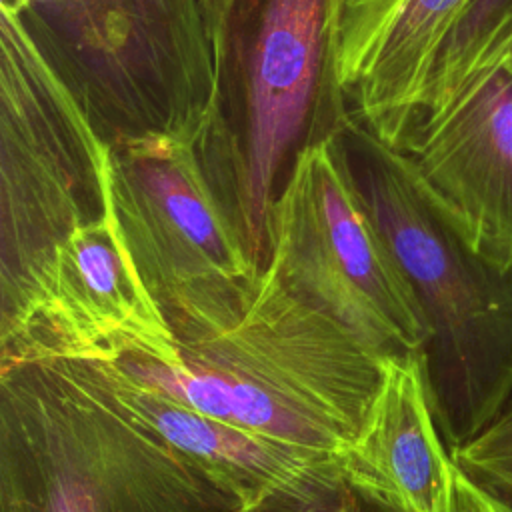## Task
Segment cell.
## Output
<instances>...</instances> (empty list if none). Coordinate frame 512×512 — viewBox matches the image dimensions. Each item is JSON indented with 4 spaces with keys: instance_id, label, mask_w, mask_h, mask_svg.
<instances>
[{
    "instance_id": "obj_3",
    "label": "cell",
    "mask_w": 512,
    "mask_h": 512,
    "mask_svg": "<svg viewBox=\"0 0 512 512\" xmlns=\"http://www.w3.org/2000/svg\"><path fill=\"white\" fill-rule=\"evenodd\" d=\"M90 360L0 362V512H238Z\"/></svg>"
},
{
    "instance_id": "obj_10",
    "label": "cell",
    "mask_w": 512,
    "mask_h": 512,
    "mask_svg": "<svg viewBox=\"0 0 512 512\" xmlns=\"http://www.w3.org/2000/svg\"><path fill=\"white\" fill-rule=\"evenodd\" d=\"M398 150L474 248L512 268V46L414 122Z\"/></svg>"
},
{
    "instance_id": "obj_5",
    "label": "cell",
    "mask_w": 512,
    "mask_h": 512,
    "mask_svg": "<svg viewBox=\"0 0 512 512\" xmlns=\"http://www.w3.org/2000/svg\"><path fill=\"white\" fill-rule=\"evenodd\" d=\"M110 146L0 6V342L34 308L60 246L110 208Z\"/></svg>"
},
{
    "instance_id": "obj_2",
    "label": "cell",
    "mask_w": 512,
    "mask_h": 512,
    "mask_svg": "<svg viewBox=\"0 0 512 512\" xmlns=\"http://www.w3.org/2000/svg\"><path fill=\"white\" fill-rule=\"evenodd\" d=\"M384 354L296 292L268 262L240 320L172 360H106L204 414L310 456L340 454L382 378Z\"/></svg>"
},
{
    "instance_id": "obj_11",
    "label": "cell",
    "mask_w": 512,
    "mask_h": 512,
    "mask_svg": "<svg viewBox=\"0 0 512 512\" xmlns=\"http://www.w3.org/2000/svg\"><path fill=\"white\" fill-rule=\"evenodd\" d=\"M408 512H450L454 462L438 430L422 354H388L352 442L338 454Z\"/></svg>"
},
{
    "instance_id": "obj_13",
    "label": "cell",
    "mask_w": 512,
    "mask_h": 512,
    "mask_svg": "<svg viewBox=\"0 0 512 512\" xmlns=\"http://www.w3.org/2000/svg\"><path fill=\"white\" fill-rule=\"evenodd\" d=\"M470 0H402L376 50L348 90L352 114L400 146L418 120L438 54Z\"/></svg>"
},
{
    "instance_id": "obj_17",
    "label": "cell",
    "mask_w": 512,
    "mask_h": 512,
    "mask_svg": "<svg viewBox=\"0 0 512 512\" xmlns=\"http://www.w3.org/2000/svg\"><path fill=\"white\" fill-rule=\"evenodd\" d=\"M402 0H340V80L348 94Z\"/></svg>"
},
{
    "instance_id": "obj_15",
    "label": "cell",
    "mask_w": 512,
    "mask_h": 512,
    "mask_svg": "<svg viewBox=\"0 0 512 512\" xmlns=\"http://www.w3.org/2000/svg\"><path fill=\"white\" fill-rule=\"evenodd\" d=\"M510 46L512 0H470L438 54L418 120L440 110L478 68Z\"/></svg>"
},
{
    "instance_id": "obj_18",
    "label": "cell",
    "mask_w": 512,
    "mask_h": 512,
    "mask_svg": "<svg viewBox=\"0 0 512 512\" xmlns=\"http://www.w3.org/2000/svg\"><path fill=\"white\" fill-rule=\"evenodd\" d=\"M450 512H512V508L480 490L454 466Z\"/></svg>"
},
{
    "instance_id": "obj_19",
    "label": "cell",
    "mask_w": 512,
    "mask_h": 512,
    "mask_svg": "<svg viewBox=\"0 0 512 512\" xmlns=\"http://www.w3.org/2000/svg\"><path fill=\"white\" fill-rule=\"evenodd\" d=\"M26 4V0H0V6H10L14 10H20Z\"/></svg>"
},
{
    "instance_id": "obj_16",
    "label": "cell",
    "mask_w": 512,
    "mask_h": 512,
    "mask_svg": "<svg viewBox=\"0 0 512 512\" xmlns=\"http://www.w3.org/2000/svg\"><path fill=\"white\" fill-rule=\"evenodd\" d=\"M450 456L470 482L512 508V392L468 442L450 450Z\"/></svg>"
},
{
    "instance_id": "obj_1",
    "label": "cell",
    "mask_w": 512,
    "mask_h": 512,
    "mask_svg": "<svg viewBox=\"0 0 512 512\" xmlns=\"http://www.w3.org/2000/svg\"><path fill=\"white\" fill-rule=\"evenodd\" d=\"M214 90L194 148L254 260L296 158L352 108L340 80V0H206Z\"/></svg>"
},
{
    "instance_id": "obj_9",
    "label": "cell",
    "mask_w": 512,
    "mask_h": 512,
    "mask_svg": "<svg viewBox=\"0 0 512 512\" xmlns=\"http://www.w3.org/2000/svg\"><path fill=\"white\" fill-rule=\"evenodd\" d=\"M122 354L172 360L178 340L142 282L110 206L60 246L34 308L0 342V362Z\"/></svg>"
},
{
    "instance_id": "obj_8",
    "label": "cell",
    "mask_w": 512,
    "mask_h": 512,
    "mask_svg": "<svg viewBox=\"0 0 512 512\" xmlns=\"http://www.w3.org/2000/svg\"><path fill=\"white\" fill-rule=\"evenodd\" d=\"M270 264L380 354L424 352L414 290L372 218L338 138L304 150L268 220Z\"/></svg>"
},
{
    "instance_id": "obj_14",
    "label": "cell",
    "mask_w": 512,
    "mask_h": 512,
    "mask_svg": "<svg viewBox=\"0 0 512 512\" xmlns=\"http://www.w3.org/2000/svg\"><path fill=\"white\" fill-rule=\"evenodd\" d=\"M238 512H408L382 488L354 474L338 454L318 456L268 486Z\"/></svg>"
},
{
    "instance_id": "obj_4",
    "label": "cell",
    "mask_w": 512,
    "mask_h": 512,
    "mask_svg": "<svg viewBox=\"0 0 512 512\" xmlns=\"http://www.w3.org/2000/svg\"><path fill=\"white\" fill-rule=\"evenodd\" d=\"M336 138L422 310L432 412L454 450L512 392V268L474 248L422 188L404 152L354 114Z\"/></svg>"
},
{
    "instance_id": "obj_6",
    "label": "cell",
    "mask_w": 512,
    "mask_h": 512,
    "mask_svg": "<svg viewBox=\"0 0 512 512\" xmlns=\"http://www.w3.org/2000/svg\"><path fill=\"white\" fill-rule=\"evenodd\" d=\"M16 12L106 144L198 136L214 90L206 0H26Z\"/></svg>"
},
{
    "instance_id": "obj_7",
    "label": "cell",
    "mask_w": 512,
    "mask_h": 512,
    "mask_svg": "<svg viewBox=\"0 0 512 512\" xmlns=\"http://www.w3.org/2000/svg\"><path fill=\"white\" fill-rule=\"evenodd\" d=\"M108 146L112 212L178 344L234 326L264 268L226 216L194 140L156 136Z\"/></svg>"
},
{
    "instance_id": "obj_12",
    "label": "cell",
    "mask_w": 512,
    "mask_h": 512,
    "mask_svg": "<svg viewBox=\"0 0 512 512\" xmlns=\"http://www.w3.org/2000/svg\"><path fill=\"white\" fill-rule=\"evenodd\" d=\"M90 364L122 408L234 494L242 506L318 458L204 414L132 380L106 360H90Z\"/></svg>"
}]
</instances>
